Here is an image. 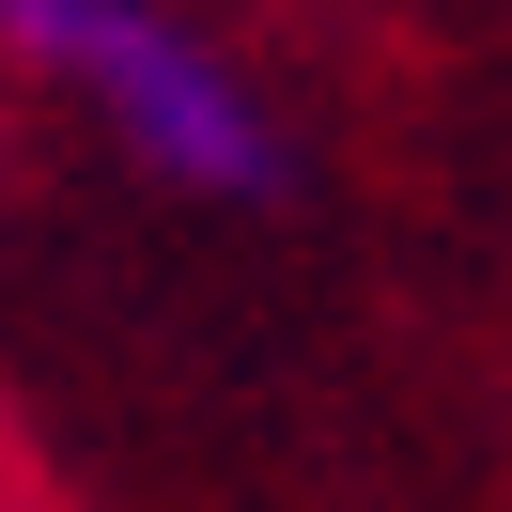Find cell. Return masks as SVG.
Here are the masks:
<instances>
[{
	"mask_svg": "<svg viewBox=\"0 0 512 512\" xmlns=\"http://www.w3.org/2000/svg\"><path fill=\"white\" fill-rule=\"evenodd\" d=\"M0 63L32 94H63L171 202H233V218L295 202V140L264 109V78L202 16H171V0H0Z\"/></svg>",
	"mask_w": 512,
	"mask_h": 512,
	"instance_id": "1",
	"label": "cell"
}]
</instances>
